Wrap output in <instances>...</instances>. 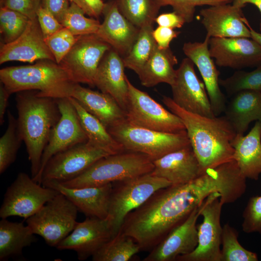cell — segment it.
<instances>
[{
	"mask_svg": "<svg viewBox=\"0 0 261 261\" xmlns=\"http://www.w3.org/2000/svg\"><path fill=\"white\" fill-rule=\"evenodd\" d=\"M216 190L204 175L160 188L126 216L119 232L131 237L141 251L150 252Z\"/></svg>",
	"mask_w": 261,
	"mask_h": 261,
	"instance_id": "6da1fadb",
	"label": "cell"
},
{
	"mask_svg": "<svg viewBox=\"0 0 261 261\" xmlns=\"http://www.w3.org/2000/svg\"><path fill=\"white\" fill-rule=\"evenodd\" d=\"M163 102L182 120L198 160L200 175L233 159L232 143L236 133L225 116L213 117L186 111L164 96Z\"/></svg>",
	"mask_w": 261,
	"mask_h": 261,
	"instance_id": "7a4b0ae2",
	"label": "cell"
},
{
	"mask_svg": "<svg viewBox=\"0 0 261 261\" xmlns=\"http://www.w3.org/2000/svg\"><path fill=\"white\" fill-rule=\"evenodd\" d=\"M18 131L24 142L31 164V177L38 174L42 157L51 130L61 113L57 99L40 96L37 90L16 93Z\"/></svg>",
	"mask_w": 261,
	"mask_h": 261,
	"instance_id": "3957f363",
	"label": "cell"
},
{
	"mask_svg": "<svg viewBox=\"0 0 261 261\" xmlns=\"http://www.w3.org/2000/svg\"><path fill=\"white\" fill-rule=\"evenodd\" d=\"M0 81L11 94L34 90L40 96L55 99L71 97L77 84L61 65L50 59L2 68Z\"/></svg>",
	"mask_w": 261,
	"mask_h": 261,
	"instance_id": "277c9868",
	"label": "cell"
},
{
	"mask_svg": "<svg viewBox=\"0 0 261 261\" xmlns=\"http://www.w3.org/2000/svg\"><path fill=\"white\" fill-rule=\"evenodd\" d=\"M153 169V160L147 155L124 151L103 157L79 176L59 183L70 188L100 186L151 173Z\"/></svg>",
	"mask_w": 261,
	"mask_h": 261,
	"instance_id": "5b68a950",
	"label": "cell"
},
{
	"mask_svg": "<svg viewBox=\"0 0 261 261\" xmlns=\"http://www.w3.org/2000/svg\"><path fill=\"white\" fill-rule=\"evenodd\" d=\"M107 130L125 151L145 154L153 160L190 145L186 130L158 131L133 126L125 119Z\"/></svg>",
	"mask_w": 261,
	"mask_h": 261,
	"instance_id": "8992f818",
	"label": "cell"
},
{
	"mask_svg": "<svg viewBox=\"0 0 261 261\" xmlns=\"http://www.w3.org/2000/svg\"><path fill=\"white\" fill-rule=\"evenodd\" d=\"M172 185L167 180L147 174L112 183L109 212L106 218L113 236L120 231L126 216L143 204L158 190Z\"/></svg>",
	"mask_w": 261,
	"mask_h": 261,
	"instance_id": "52a82bcc",
	"label": "cell"
},
{
	"mask_svg": "<svg viewBox=\"0 0 261 261\" xmlns=\"http://www.w3.org/2000/svg\"><path fill=\"white\" fill-rule=\"evenodd\" d=\"M76 207L60 192L26 219L33 233L41 236L49 246L55 247L74 229Z\"/></svg>",
	"mask_w": 261,
	"mask_h": 261,
	"instance_id": "ba28073f",
	"label": "cell"
},
{
	"mask_svg": "<svg viewBox=\"0 0 261 261\" xmlns=\"http://www.w3.org/2000/svg\"><path fill=\"white\" fill-rule=\"evenodd\" d=\"M128 102L125 120L129 124L155 131L177 133L185 130L181 118L164 108L147 93L134 86L128 79Z\"/></svg>",
	"mask_w": 261,
	"mask_h": 261,
	"instance_id": "9c48e42d",
	"label": "cell"
},
{
	"mask_svg": "<svg viewBox=\"0 0 261 261\" xmlns=\"http://www.w3.org/2000/svg\"><path fill=\"white\" fill-rule=\"evenodd\" d=\"M59 192L19 173L6 189L0 208V217L17 216L27 219L37 212Z\"/></svg>",
	"mask_w": 261,
	"mask_h": 261,
	"instance_id": "30bf717a",
	"label": "cell"
},
{
	"mask_svg": "<svg viewBox=\"0 0 261 261\" xmlns=\"http://www.w3.org/2000/svg\"><path fill=\"white\" fill-rule=\"evenodd\" d=\"M115 154L88 142L76 145L53 156L43 171L41 184L63 183L79 176L102 158Z\"/></svg>",
	"mask_w": 261,
	"mask_h": 261,
	"instance_id": "8fae6325",
	"label": "cell"
},
{
	"mask_svg": "<svg viewBox=\"0 0 261 261\" xmlns=\"http://www.w3.org/2000/svg\"><path fill=\"white\" fill-rule=\"evenodd\" d=\"M221 195L214 193L204 201L200 216L203 218L197 225L198 245L191 253L178 256V261H220L222 227L220 216L224 203Z\"/></svg>",
	"mask_w": 261,
	"mask_h": 261,
	"instance_id": "7c38bea8",
	"label": "cell"
},
{
	"mask_svg": "<svg viewBox=\"0 0 261 261\" xmlns=\"http://www.w3.org/2000/svg\"><path fill=\"white\" fill-rule=\"evenodd\" d=\"M111 46L96 34L77 36V40L60 64L77 84L94 87L99 65Z\"/></svg>",
	"mask_w": 261,
	"mask_h": 261,
	"instance_id": "4fadbf2b",
	"label": "cell"
},
{
	"mask_svg": "<svg viewBox=\"0 0 261 261\" xmlns=\"http://www.w3.org/2000/svg\"><path fill=\"white\" fill-rule=\"evenodd\" d=\"M60 118L51 130L42 157L39 172L33 179L41 184L44 169L55 155L87 141L76 109L69 97L57 99Z\"/></svg>",
	"mask_w": 261,
	"mask_h": 261,
	"instance_id": "5bb4252c",
	"label": "cell"
},
{
	"mask_svg": "<svg viewBox=\"0 0 261 261\" xmlns=\"http://www.w3.org/2000/svg\"><path fill=\"white\" fill-rule=\"evenodd\" d=\"M176 70L174 82L171 86L174 102L188 112L210 117L216 116L204 84L197 76L193 62L186 58Z\"/></svg>",
	"mask_w": 261,
	"mask_h": 261,
	"instance_id": "9a60e30c",
	"label": "cell"
},
{
	"mask_svg": "<svg viewBox=\"0 0 261 261\" xmlns=\"http://www.w3.org/2000/svg\"><path fill=\"white\" fill-rule=\"evenodd\" d=\"M209 50L219 67L240 70L261 65V47L247 37H211Z\"/></svg>",
	"mask_w": 261,
	"mask_h": 261,
	"instance_id": "2e32d148",
	"label": "cell"
},
{
	"mask_svg": "<svg viewBox=\"0 0 261 261\" xmlns=\"http://www.w3.org/2000/svg\"><path fill=\"white\" fill-rule=\"evenodd\" d=\"M113 237L107 218L87 217L84 221L77 222L72 231L56 248L60 250H73L79 260L84 261L92 257Z\"/></svg>",
	"mask_w": 261,
	"mask_h": 261,
	"instance_id": "e0dca14e",
	"label": "cell"
},
{
	"mask_svg": "<svg viewBox=\"0 0 261 261\" xmlns=\"http://www.w3.org/2000/svg\"><path fill=\"white\" fill-rule=\"evenodd\" d=\"M203 204L195 208L188 218L173 229L143 261H174L178 256L192 252L198 245L197 221L200 216Z\"/></svg>",
	"mask_w": 261,
	"mask_h": 261,
	"instance_id": "ac0fdd59",
	"label": "cell"
},
{
	"mask_svg": "<svg viewBox=\"0 0 261 261\" xmlns=\"http://www.w3.org/2000/svg\"><path fill=\"white\" fill-rule=\"evenodd\" d=\"M43 59L55 61L46 44L37 17L30 19L21 34L14 41L2 44L0 64L17 61L32 63Z\"/></svg>",
	"mask_w": 261,
	"mask_h": 261,
	"instance_id": "d6986e66",
	"label": "cell"
},
{
	"mask_svg": "<svg viewBox=\"0 0 261 261\" xmlns=\"http://www.w3.org/2000/svg\"><path fill=\"white\" fill-rule=\"evenodd\" d=\"M209 39L206 35L203 42L185 43L182 49L187 58L197 66L204 84L213 112L218 116L224 113L227 102L220 88V72L210 54Z\"/></svg>",
	"mask_w": 261,
	"mask_h": 261,
	"instance_id": "ffe728a7",
	"label": "cell"
},
{
	"mask_svg": "<svg viewBox=\"0 0 261 261\" xmlns=\"http://www.w3.org/2000/svg\"><path fill=\"white\" fill-rule=\"evenodd\" d=\"M201 23L211 37L250 38V30L245 22L241 8L230 3L219 4L202 9Z\"/></svg>",
	"mask_w": 261,
	"mask_h": 261,
	"instance_id": "44dd1931",
	"label": "cell"
},
{
	"mask_svg": "<svg viewBox=\"0 0 261 261\" xmlns=\"http://www.w3.org/2000/svg\"><path fill=\"white\" fill-rule=\"evenodd\" d=\"M102 14L103 21L96 34L123 58L131 48L140 29L122 14L116 0L105 3Z\"/></svg>",
	"mask_w": 261,
	"mask_h": 261,
	"instance_id": "7402d4cb",
	"label": "cell"
},
{
	"mask_svg": "<svg viewBox=\"0 0 261 261\" xmlns=\"http://www.w3.org/2000/svg\"><path fill=\"white\" fill-rule=\"evenodd\" d=\"M42 185L63 194L73 203L78 211L87 217L101 219L107 218L112 183L80 188H67L56 182H48Z\"/></svg>",
	"mask_w": 261,
	"mask_h": 261,
	"instance_id": "603a6c76",
	"label": "cell"
},
{
	"mask_svg": "<svg viewBox=\"0 0 261 261\" xmlns=\"http://www.w3.org/2000/svg\"><path fill=\"white\" fill-rule=\"evenodd\" d=\"M125 68L123 58L111 48L104 55L99 65L94 84L101 92L113 97L126 112L129 87Z\"/></svg>",
	"mask_w": 261,
	"mask_h": 261,
	"instance_id": "cb8c5ba5",
	"label": "cell"
},
{
	"mask_svg": "<svg viewBox=\"0 0 261 261\" xmlns=\"http://www.w3.org/2000/svg\"><path fill=\"white\" fill-rule=\"evenodd\" d=\"M151 174L172 185L185 184L200 175L198 160L190 145L153 160Z\"/></svg>",
	"mask_w": 261,
	"mask_h": 261,
	"instance_id": "d4e9b609",
	"label": "cell"
},
{
	"mask_svg": "<svg viewBox=\"0 0 261 261\" xmlns=\"http://www.w3.org/2000/svg\"><path fill=\"white\" fill-rule=\"evenodd\" d=\"M71 97L108 129L125 119L126 112L108 94L93 90L77 84Z\"/></svg>",
	"mask_w": 261,
	"mask_h": 261,
	"instance_id": "484cf974",
	"label": "cell"
},
{
	"mask_svg": "<svg viewBox=\"0 0 261 261\" xmlns=\"http://www.w3.org/2000/svg\"><path fill=\"white\" fill-rule=\"evenodd\" d=\"M232 145L233 159L242 175L258 180L261 174V122L257 121L246 135L236 134Z\"/></svg>",
	"mask_w": 261,
	"mask_h": 261,
	"instance_id": "4316f807",
	"label": "cell"
},
{
	"mask_svg": "<svg viewBox=\"0 0 261 261\" xmlns=\"http://www.w3.org/2000/svg\"><path fill=\"white\" fill-rule=\"evenodd\" d=\"M224 113L236 134L244 135L251 122H261V91L243 90L234 94Z\"/></svg>",
	"mask_w": 261,
	"mask_h": 261,
	"instance_id": "83f0119b",
	"label": "cell"
},
{
	"mask_svg": "<svg viewBox=\"0 0 261 261\" xmlns=\"http://www.w3.org/2000/svg\"><path fill=\"white\" fill-rule=\"evenodd\" d=\"M177 63V58L170 47L161 48L157 44L138 75L141 85L150 87L164 83L171 86L176 76L174 66Z\"/></svg>",
	"mask_w": 261,
	"mask_h": 261,
	"instance_id": "f1b7e54d",
	"label": "cell"
},
{
	"mask_svg": "<svg viewBox=\"0 0 261 261\" xmlns=\"http://www.w3.org/2000/svg\"><path fill=\"white\" fill-rule=\"evenodd\" d=\"M27 225L13 222L6 218L0 221V261L22 255L23 249L36 241Z\"/></svg>",
	"mask_w": 261,
	"mask_h": 261,
	"instance_id": "f546056e",
	"label": "cell"
},
{
	"mask_svg": "<svg viewBox=\"0 0 261 261\" xmlns=\"http://www.w3.org/2000/svg\"><path fill=\"white\" fill-rule=\"evenodd\" d=\"M69 98L76 109L87 142L114 154L125 151L98 119L87 112L75 99Z\"/></svg>",
	"mask_w": 261,
	"mask_h": 261,
	"instance_id": "4dcf8cb0",
	"label": "cell"
},
{
	"mask_svg": "<svg viewBox=\"0 0 261 261\" xmlns=\"http://www.w3.org/2000/svg\"><path fill=\"white\" fill-rule=\"evenodd\" d=\"M153 25L140 29L138 37L128 54L123 58L125 68L138 75L153 53L157 44L153 38Z\"/></svg>",
	"mask_w": 261,
	"mask_h": 261,
	"instance_id": "1f68e13d",
	"label": "cell"
},
{
	"mask_svg": "<svg viewBox=\"0 0 261 261\" xmlns=\"http://www.w3.org/2000/svg\"><path fill=\"white\" fill-rule=\"evenodd\" d=\"M140 251L139 246L131 237L119 232L92 256V260L128 261Z\"/></svg>",
	"mask_w": 261,
	"mask_h": 261,
	"instance_id": "d6a6232c",
	"label": "cell"
},
{
	"mask_svg": "<svg viewBox=\"0 0 261 261\" xmlns=\"http://www.w3.org/2000/svg\"><path fill=\"white\" fill-rule=\"evenodd\" d=\"M122 14L140 29L153 25L160 7L156 0H116Z\"/></svg>",
	"mask_w": 261,
	"mask_h": 261,
	"instance_id": "836d02e7",
	"label": "cell"
},
{
	"mask_svg": "<svg viewBox=\"0 0 261 261\" xmlns=\"http://www.w3.org/2000/svg\"><path fill=\"white\" fill-rule=\"evenodd\" d=\"M7 128L0 138V174H2L13 163L23 140L18 131L17 119L7 112Z\"/></svg>",
	"mask_w": 261,
	"mask_h": 261,
	"instance_id": "e575fe53",
	"label": "cell"
},
{
	"mask_svg": "<svg viewBox=\"0 0 261 261\" xmlns=\"http://www.w3.org/2000/svg\"><path fill=\"white\" fill-rule=\"evenodd\" d=\"M238 232L228 223L222 227L220 261H257L256 253L243 247L238 240Z\"/></svg>",
	"mask_w": 261,
	"mask_h": 261,
	"instance_id": "d590c367",
	"label": "cell"
},
{
	"mask_svg": "<svg viewBox=\"0 0 261 261\" xmlns=\"http://www.w3.org/2000/svg\"><path fill=\"white\" fill-rule=\"evenodd\" d=\"M84 12L71 3L60 23L76 36L96 34L101 23L94 18L85 16Z\"/></svg>",
	"mask_w": 261,
	"mask_h": 261,
	"instance_id": "8d00e7d4",
	"label": "cell"
},
{
	"mask_svg": "<svg viewBox=\"0 0 261 261\" xmlns=\"http://www.w3.org/2000/svg\"><path fill=\"white\" fill-rule=\"evenodd\" d=\"M219 85L229 95L243 90L261 91V65L250 72L238 70L225 79H219Z\"/></svg>",
	"mask_w": 261,
	"mask_h": 261,
	"instance_id": "74e56055",
	"label": "cell"
},
{
	"mask_svg": "<svg viewBox=\"0 0 261 261\" xmlns=\"http://www.w3.org/2000/svg\"><path fill=\"white\" fill-rule=\"evenodd\" d=\"M29 20L27 16L19 12L1 6L0 30L3 44L10 43L19 37L26 29Z\"/></svg>",
	"mask_w": 261,
	"mask_h": 261,
	"instance_id": "f35d334b",
	"label": "cell"
},
{
	"mask_svg": "<svg viewBox=\"0 0 261 261\" xmlns=\"http://www.w3.org/2000/svg\"><path fill=\"white\" fill-rule=\"evenodd\" d=\"M233 0H156L159 6L170 5L175 12L185 20L186 23L191 22L194 18L195 8L202 5L214 6L230 3Z\"/></svg>",
	"mask_w": 261,
	"mask_h": 261,
	"instance_id": "ab89813d",
	"label": "cell"
},
{
	"mask_svg": "<svg viewBox=\"0 0 261 261\" xmlns=\"http://www.w3.org/2000/svg\"><path fill=\"white\" fill-rule=\"evenodd\" d=\"M77 38V36L63 27L44 40L56 62L59 64L73 46Z\"/></svg>",
	"mask_w": 261,
	"mask_h": 261,
	"instance_id": "60d3db41",
	"label": "cell"
},
{
	"mask_svg": "<svg viewBox=\"0 0 261 261\" xmlns=\"http://www.w3.org/2000/svg\"><path fill=\"white\" fill-rule=\"evenodd\" d=\"M242 230L261 233V196L250 198L243 213Z\"/></svg>",
	"mask_w": 261,
	"mask_h": 261,
	"instance_id": "b9f144b4",
	"label": "cell"
},
{
	"mask_svg": "<svg viewBox=\"0 0 261 261\" xmlns=\"http://www.w3.org/2000/svg\"><path fill=\"white\" fill-rule=\"evenodd\" d=\"M36 17L44 39L64 27L49 11L41 5L37 10Z\"/></svg>",
	"mask_w": 261,
	"mask_h": 261,
	"instance_id": "7bdbcfd3",
	"label": "cell"
},
{
	"mask_svg": "<svg viewBox=\"0 0 261 261\" xmlns=\"http://www.w3.org/2000/svg\"><path fill=\"white\" fill-rule=\"evenodd\" d=\"M41 0H4L1 6L19 12L30 19L36 17Z\"/></svg>",
	"mask_w": 261,
	"mask_h": 261,
	"instance_id": "ee69618b",
	"label": "cell"
},
{
	"mask_svg": "<svg viewBox=\"0 0 261 261\" xmlns=\"http://www.w3.org/2000/svg\"><path fill=\"white\" fill-rule=\"evenodd\" d=\"M180 33V31L162 26H158L153 29L152 32L153 38L157 45L161 48L170 47L171 42L177 38Z\"/></svg>",
	"mask_w": 261,
	"mask_h": 261,
	"instance_id": "f6af8a7d",
	"label": "cell"
},
{
	"mask_svg": "<svg viewBox=\"0 0 261 261\" xmlns=\"http://www.w3.org/2000/svg\"><path fill=\"white\" fill-rule=\"evenodd\" d=\"M79 7L85 13L92 18H98L102 14L105 6L102 0H69Z\"/></svg>",
	"mask_w": 261,
	"mask_h": 261,
	"instance_id": "bcb514c9",
	"label": "cell"
},
{
	"mask_svg": "<svg viewBox=\"0 0 261 261\" xmlns=\"http://www.w3.org/2000/svg\"><path fill=\"white\" fill-rule=\"evenodd\" d=\"M69 1V0H41V5L60 22L70 6Z\"/></svg>",
	"mask_w": 261,
	"mask_h": 261,
	"instance_id": "7dc6e473",
	"label": "cell"
},
{
	"mask_svg": "<svg viewBox=\"0 0 261 261\" xmlns=\"http://www.w3.org/2000/svg\"><path fill=\"white\" fill-rule=\"evenodd\" d=\"M155 22L159 26L173 29L180 28L186 23L182 17L174 11L171 13H163L157 16Z\"/></svg>",
	"mask_w": 261,
	"mask_h": 261,
	"instance_id": "c3c4849f",
	"label": "cell"
},
{
	"mask_svg": "<svg viewBox=\"0 0 261 261\" xmlns=\"http://www.w3.org/2000/svg\"><path fill=\"white\" fill-rule=\"evenodd\" d=\"M11 94L6 89L4 85L0 84V124L4 122V116L8 105L9 98Z\"/></svg>",
	"mask_w": 261,
	"mask_h": 261,
	"instance_id": "681fc988",
	"label": "cell"
},
{
	"mask_svg": "<svg viewBox=\"0 0 261 261\" xmlns=\"http://www.w3.org/2000/svg\"><path fill=\"white\" fill-rule=\"evenodd\" d=\"M248 3L256 6L261 14V0H233L232 1L233 5L241 9ZM260 29L261 31V21L260 23Z\"/></svg>",
	"mask_w": 261,
	"mask_h": 261,
	"instance_id": "f907efd6",
	"label": "cell"
},
{
	"mask_svg": "<svg viewBox=\"0 0 261 261\" xmlns=\"http://www.w3.org/2000/svg\"><path fill=\"white\" fill-rule=\"evenodd\" d=\"M245 22L250 30V38L257 42L261 47V33H260L255 30L250 26V24H249L248 21L246 18L245 20Z\"/></svg>",
	"mask_w": 261,
	"mask_h": 261,
	"instance_id": "816d5d0a",
	"label": "cell"
},
{
	"mask_svg": "<svg viewBox=\"0 0 261 261\" xmlns=\"http://www.w3.org/2000/svg\"><path fill=\"white\" fill-rule=\"evenodd\" d=\"M4 0H0V3H1H1H2V4H3V2H4Z\"/></svg>",
	"mask_w": 261,
	"mask_h": 261,
	"instance_id": "f5cc1de1",
	"label": "cell"
}]
</instances>
